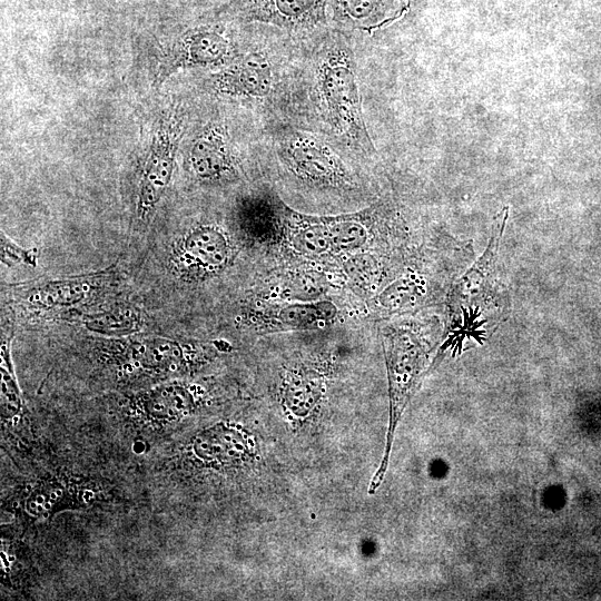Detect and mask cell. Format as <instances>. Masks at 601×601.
<instances>
[{
    "label": "cell",
    "mask_w": 601,
    "mask_h": 601,
    "mask_svg": "<svg viewBox=\"0 0 601 601\" xmlns=\"http://www.w3.org/2000/svg\"><path fill=\"white\" fill-rule=\"evenodd\" d=\"M314 68V95L319 116L333 134L359 146L371 144L348 48L322 49Z\"/></svg>",
    "instance_id": "cell-1"
},
{
    "label": "cell",
    "mask_w": 601,
    "mask_h": 601,
    "mask_svg": "<svg viewBox=\"0 0 601 601\" xmlns=\"http://www.w3.org/2000/svg\"><path fill=\"white\" fill-rule=\"evenodd\" d=\"M185 130V115L177 106L166 111L157 126L139 180L136 215L148 221L165 194Z\"/></svg>",
    "instance_id": "cell-2"
},
{
    "label": "cell",
    "mask_w": 601,
    "mask_h": 601,
    "mask_svg": "<svg viewBox=\"0 0 601 601\" xmlns=\"http://www.w3.org/2000/svg\"><path fill=\"white\" fill-rule=\"evenodd\" d=\"M237 57L235 45L218 24L188 28L165 49L155 72L154 87H159L180 69L225 67Z\"/></svg>",
    "instance_id": "cell-3"
},
{
    "label": "cell",
    "mask_w": 601,
    "mask_h": 601,
    "mask_svg": "<svg viewBox=\"0 0 601 601\" xmlns=\"http://www.w3.org/2000/svg\"><path fill=\"white\" fill-rule=\"evenodd\" d=\"M277 140L280 159L302 179L321 185H337L347 179L341 159L324 139L289 130Z\"/></svg>",
    "instance_id": "cell-4"
},
{
    "label": "cell",
    "mask_w": 601,
    "mask_h": 601,
    "mask_svg": "<svg viewBox=\"0 0 601 601\" xmlns=\"http://www.w3.org/2000/svg\"><path fill=\"white\" fill-rule=\"evenodd\" d=\"M273 60L264 50L237 56L211 77V88L237 99L264 100L277 85Z\"/></svg>",
    "instance_id": "cell-5"
},
{
    "label": "cell",
    "mask_w": 601,
    "mask_h": 601,
    "mask_svg": "<svg viewBox=\"0 0 601 601\" xmlns=\"http://www.w3.org/2000/svg\"><path fill=\"white\" fill-rule=\"evenodd\" d=\"M228 257L229 245L224 233L213 226H199L176 244L171 264L181 276L194 278L221 270Z\"/></svg>",
    "instance_id": "cell-6"
},
{
    "label": "cell",
    "mask_w": 601,
    "mask_h": 601,
    "mask_svg": "<svg viewBox=\"0 0 601 601\" xmlns=\"http://www.w3.org/2000/svg\"><path fill=\"white\" fill-rule=\"evenodd\" d=\"M385 337L392 417H398L420 372L424 352L408 331L397 329Z\"/></svg>",
    "instance_id": "cell-7"
},
{
    "label": "cell",
    "mask_w": 601,
    "mask_h": 601,
    "mask_svg": "<svg viewBox=\"0 0 601 601\" xmlns=\"http://www.w3.org/2000/svg\"><path fill=\"white\" fill-rule=\"evenodd\" d=\"M189 165L203 180H220L236 173V159L223 124H208L195 137L189 151Z\"/></svg>",
    "instance_id": "cell-8"
},
{
    "label": "cell",
    "mask_w": 601,
    "mask_h": 601,
    "mask_svg": "<svg viewBox=\"0 0 601 601\" xmlns=\"http://www.w3.org/2000/svg\"><path fill=\"white\" fill-rule=\"evenodd\" d=\"M288 217L294 226L292 243L299 253L319 256L332 248L325 218L303 216L290 209Z\"/></svg>",
    "instance_id": "cell-9"
},
{
    "label": "cell",
    "mask_w": 601,
    "mask_h": 601,
    "mask_svg": "<svg viewBox=\"0 0 601 601\" xmlns=\"http://www.w3.org/2000/svg\"><path fill=\"white\" fill-rule=\"evenodd\" d=\"M336 306L329 300L292 303L278 308L275 319L295 328H317L333 322Z\"/></svg>",
    "instance_id": "cell-10"
},
{
    "label": "cell",
    "mask_w": 601,
    "mask_h": 601,
    "mask_svg": "<svg viewBox=\"0 0 601 601\" xmlns=\"http://www.w3.org/2000/svg\"><path fill=\"white\" fill-rule=\"evenodd\" d=\"M332 248L337 252H352L361 248L367 240V230L355 216L325 218Z\"/></svg>",
    "instance_id": "cell-11"
},
{
    "label": "cell",
    "mask_w": 601,
    "mask_h": 601,
    "mask_svg": "<svg viewBox=\"0 0 601 601\" xmlns=\"http://www.w3.org/2000/svg\"><path fill=\"white\" fill-rule=\"evenodd\" d=\"M326 283V278L319 273L302 272L290 279L288 290L295 298L311 300L324 293Z\"/></svg>",
    "instance_id": "cell-12"
},
{
    "label": "cell",
    "mask_w": 601,
    "mask_h": 601,
    "mask_svg": "<svg viewBox=\"0 0 601 601\" xmlns=\"http://www.w3.org/2000/svg\"><path fill=\"white\" fill-rule=\"evenodd\" d=\"M413 284L406 279H400L390 285L378 297L383 307L396 309L406 304L413 294Z\"/></svg>",
    "instance_id": "cell-13"
},
{
    "label": "cell",
    "mask_w": 601,
    "mask_h": 601,
    "mask_svg": "<svg viewBox=\"0 0 601 601\" xmlns=\"http://www.w3.org/2000/svg\"><path fill=\"white\" fill-rule=\"evenodd\" d=\"M319 387L315 381L298 380L288 388V400L293 405L312 406L318 397Z\"/></svg>",
    "instance_id": "cell-14"
},
{
    "label": "cell",
    "mask_w": 601,
    "mask_h": 601,
    "mask_svg": "<svg viewBox=\"0 0 601 601\" xmlns=\"http://www.w3.org/2000/svg\"><path fill=\"white\" fill-rule=\"evenodd\" d=\"M345 267L349 278L361 285L368 284L375 273L374 260L365 255L351 258Z\"/></svg>",
    "instance_id": "cell-15"
}]
</instances>
